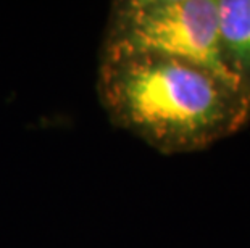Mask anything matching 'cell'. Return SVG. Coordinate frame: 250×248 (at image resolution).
I'll list each match as a JSON object with an SVG mask.
<instances>
[{
    "label": "cell",
    "instance_id": "1",
    "mask_svg": "<svg viewBox=\"0 0 250 248\" xmlns=\"http://www.w3.org/2000/svg\"><path fill=\"white\" fill-rule=\"evenodd\" d=\"M95 87L111 124L162 155L207 150L250 121L246 89L188 58L100 55Z\"/></svg>",
    "mask_w": 250,
    "mask_h": 248
},
{
    "label": "cell",
    "instance_id": "2",
    "mask_svg": "<svg viewBox=\"0 0 250 248\" xmlns=\"http://www.w3.org/2000/svg\"><path fill=\"white\" fill-rule=\"evenodd\" d=\"M104 33L100 55L152 52L181 57L237 82L221 58L216 0H116Z\"/></svg>",
    "mask_w": 250,
    "mask_h": 248
},
{
    "label": "cell",
    "instance_id": "3",
    "mask_svg": "<svg viewBox=\"0 0 250 248\" xmlns=\"http://www.w3.org/2000/svg\"><path fill=\"white\" fill-rule=\"evenodd\" d=\"M221 58L250 94V0H216Z\"/></svg>",
    "mask_w": 250,
    "mask_h": 248
}]
</instances>
